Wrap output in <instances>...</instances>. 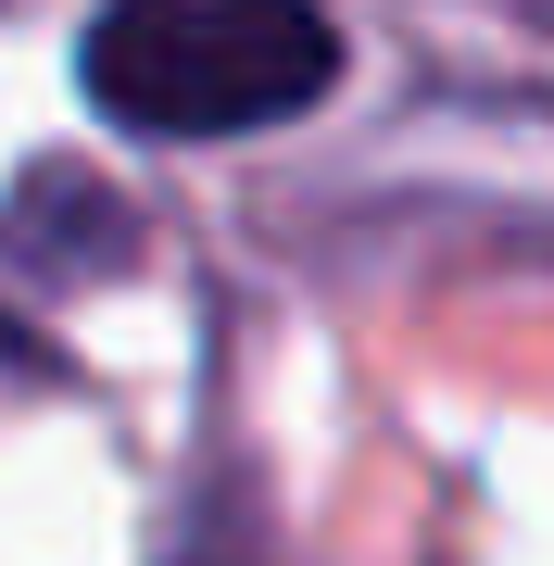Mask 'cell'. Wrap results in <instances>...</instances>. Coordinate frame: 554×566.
<instances>
[{
  "label": "cell",
  "mask_w": 554,
  "mask_h": 566,
  "mask_svg": "<svg viewBox=\"0 0 554 566\" xmlns=\"http://www.w3.org/2000/svg\"><path fill=\"white\" fill-rule=\"evenodd\" d=\"M341 39L315 0H114L88 25V102L139 139H240L315 114Z\"/></svg>",
  "instance_id": "1"
}]
</instances>
